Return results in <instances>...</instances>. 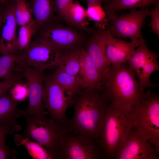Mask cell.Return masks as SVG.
Instances as JSON below:
<instances>
[{
    "label": "cell",
    "mask_w": 159,
    "mask_h": 159,
    "mask_svg": "<svg viewBox=\"0 0 159 159\" xmlns=\"http://www.w3.org/2000/svg\"><path fill=\"white\" fill-rule=\"evenodd\" d=\"M43 101L44 107L48 111L51 118L66 127L68 120L66 112L72 100L51 75L45 76Z\"/></svg>",
    "instance_id": "obj_9"
},
{
    "label": "cell",
    "mask_w": 159,
    "mask_h": 159,
    "mask_svg": "<svg viewBox=\"0 0 159 159\" xmlns=\"http://www.w3.org/2000/svg\"><path fill=\"white\" fill-rule=\"evenodd\" d=\"M85 1L87 5L92 4L96 3H99L101 4L102 3L105 2L107 0H84Z\"/></svg>",
    "instance_id": "obj_35"
},
{
    "label": "cell",
    "mask_w": 159,
    "mask_h": 159,
    "mask_svg": "<svg viewBox=\"0 0 159 159\" xmlns=\"http://www.w3.org/2000/svg\"><path fill=\"white\" fill-rule=\"evenodd\" d=\"M159 152L133 125L122 140L116 159H158Z\"/></svg>",
    "instance_id": "obj_10"
},
{
    "label": "cell",
    "mask_w": 159,
    "mask_h": 159,
    "mask_svg": "<svg viewBox=\"0 0 159 159\" xmlns=\"http://www.w3.org/2000/svg\"><path fill=\"white\" fill-rule=\"evenodd\" d=\"M15 15L17 25L35 21L26 0H15Z\"/></svg>",
    "instance_id": "obj_26"
},
{
    "label": "cell",
    "mask_w": 159,
    "mask_h": 159,
    "mask_svg": "<svg viewBox=\"0 0 159 159\" xmlns=\"http://www.w3.org/2000/svg\"><path fill=\"white\" fill-rule=\"evenodd\" d=\"M37 30L35 21L20 26L17 37L19 54L28 46Z\"/></svg>",
    "instance_id": "obj_25"
},
{
    "label": "cell",
    "mask_w": 159,
    "mask_h": 159,
    "mask_svg": "<svg viewBox=\"0 0 159 159\" xmlns=\"http://www.w3.org/2000/svg\"><path fill=\"white\" fill-rule=\"evenodd\" d=\"M62 53L50 44L36 37L17 55L16 63L43 72L57 66Z\"/></svg>",
    "instance_id": "obj_6"
},
{
    "label": "cell",
    "mask_w": 159,
    "mask_h": 159,
    "mask_svg": "<svg viewBox=\"0 0 159 159\" xmlns=\"http://www.w3.org/2000/svg\"><path fill=\"white\" fill-rule=\"evenodd\" d=\"M135 74L124 64L110 65L105 79L104 96L108 102L131 115L135 107L142 101Z\"/></svg>",
    "instance_id": "obj_2"
},
{
    "label": "cell",
    "mask_w": 159,
    "mask_h": 159,
    "mask_svg": "<svg viewBox=\"0 0 159 159\" xmlns=\"http://www.w3.org/2000/svg\"><path fill=\"white\" fill-rule=\"evenodd\" d=\"M3 16L2 12L0 13V39L1 37V28L2 25L3 21Z\"/></svg>",
    "instance_id": "obj_36"
},
{
    "label": "cell",
    "mask_w": 159,
    "mask_h": 159,
    "mask_svg": "<svg viewBox=\"0 0 159 159\" xmlns=\"http://www.w3.org/2000/svg\"><path fill=\"white\" fill-rule=\"evenodd\" d=\"M74 97V113L67 121V130L98 140L108 102L103 91L85 88Z\"/></svg>",
    "instance_id": "obj_1"
},
{
    "label": "cell",
    "mask_w": 159,
    "mask_h": 159,
    "mask_svg": "<svg viewBox=\"0 0 159 159\" xmlns=\"http://www.w3.org/2000/svg\"><path fill=\"white\" fill-rule=\"evenodd\" d=\"M9 90L0 94V126L14 133L21 129L16 120L20 116L17 107L19 102L13 98Z\"/></svg>",
    "instance_id": "obj_16"
},
{
    "label": "cell",
    "mask_w": 159,
    "mask_h": 159,
    "mask_svg": "<svg viewBox=\"0 0 159 159\" xmlns=\"http://www.w3.org/2000/svg\"><path fill=\"white\" fill-rule=\"evenodd\" d=\"M105 54L110 64L118 65L124 64L140 44L138 42H128L121 38L111 35L105 29H102Z\"/></svg>",
    "instance_id": "obj_15"
},
{
    "label": "cell",
    "mask_w": 159,
    "mask_h": 159,
    "mask_svg": "<svg viewBox=\"0 0 159 159\" xmlns=\"http://www.w3.org/2000/svg\"><path fill=\"white\" fill-rule=\"evenodd\" d=\"M64 159H98L100 153L96 140L68 131L60 145Z\"/></svg>",
    "instance_id": "obj_11"
},
{
    "label": "cell",
    "mask_w": 159,
    "mask_h": 159,
    "mask_svg": "<svg viewBox=\"0 0 159 159\" xmlns=\"http://www.w3.org/2000/svg\"><path fill=\"white\" fill-rule=\"evenodd\" d=\"M1 2H0V13L2 12V10L3 9V8L1 6Z\"/></svg>",
    "instance_id": "obj_38"
},
{
    "label": "cell",
    "mask_w": 159,
    "mask_h": 159,
    "mask_svg": "<svg viewBox=\"0 0 159 159\" xmlns=\"http://www.w3.org/2000/svg\"><path fill=\"white\" fill-rule=\"evenodd\" d=\"M13 133L9 129L0 126V142L6 140L7 135Z\"/></svg>",
    "instance_id": "obj_34"
},
{
    "label": "cell",
    "mask_w": 159,
    "mask_h": 159,
    "mask_svg": "<svg viewBox=\"0 0 159 159\" xmlns=\"http://www.w3.org/2000/svg\"><path fill=\"white\" fill-rule=\"evenodd\" d=\"M37 37L46 42L61 53L62 51L72 47L79 43L81 37L69 28L51 21L37 31Z\"/></svg>",
    "instance_id": "obj_13"
},
{
    "label": "cell",
    "mask_w": 159,
    "mask_h": 159,
    "mask_svg": "<svg viewBox=\"0 0 159 159\" xmlns=\"http://www.w3.org/2000/svg\"><path fill=\"white\" fill-rule=\"evenodd\" d=\"M23 145L33 159H53L52 155L40 144L34 140L25 138L15 144Z\"/></svg>",
    "instance_id": "obj_24"
},
{
    "label": "cell",
    "mask_w": 159,
    "mask_h": 159,
    "mask_svg": "<svg viewBox=\"0 0 159 159\" xmlns=\"http://www.w3.org/2000/svg\"><path fill=\"white\" fill-rule=\"evenodd\" d=\"M16 151L8 146L6 140L0 142V159H16Z\"/></svg>",
    "instance_id": "obj_31"
},
{
    "label": "cell",
    "mask_w": 159,
    "mask_h": 159,
    "mask_svg": "<svg viewBox=\"0 0 159 159\" xmlns=\"http://www.w3.org/2000/svg\"><path fill=\"white\" fill-rule=\"evenodd\" d=\"M154 9L151 11L150 15L152 21L149 26L151 28L152 31L158 36H159V1L155 4Z\"/></svg>",
    "instance_id": "obj_32"
},
{
    "label": "cell",
    "mask_w": 159,
    "mask_h": 159,
    "mask_svg": "<svg viewBox=\"0 0 159 159\" xmlns=\"http://www.w3.org/2000/svg\"><path fill=\"white\" fill-rule=\"evenodd\" d=\"M10 0H0V2L5 5L7 4Z\"/></svg>",
    "instance_id": "obj_37"
},
{
    "label": "cell",
    "mask_w": 159,
    "mask_h": 159,
    "mask_svg": "<svg viewBox=\"0 0 159 159\" xmlns=\"http://www.w3.org/2000/svg\"><path fill=\"white\" fill-rule=\"evenodd\" d=\"M15 0H10L3 8V28L0 39V55H18L16 28L15 15Z\"/></svg>",
    "instance_id": "obj_14"
},
{
    "label": "cell",
    "mask_w": 159,
    "mask_h": 159,
    "mask_svg": "<svg viewBox=\"0 0 159 159\" xmlns=\"http://www.w3.org/2000/svg\"><path fill=\"white\" fill-rule=\"evenodd\" d=\"M82 49L74 47L63 53L56 68L81 78L80 55Z\"/></svg>",
    "instance_id": "obj_21"
},
{
    "label": "cell",
    "mask_w": 159,
    "mask_h": 159,
    "mask_svg": "<svg viewBox=\"0 0 159 159\" xmlns=\"http://www.w3.org/2000/svg\"><path fill=\"white\" fill-rule=\"evenodd\" d=\"M133 125L130 115L108 102L98 139L107 158H115L122 140Z\"/></svg>",
    "instance_id": "obj_4"
},
{
    "label": "cell",
    "mask_w": 159,
    "mask_h": 159,
    "mask_svg": "<svg viewBox=\"0 0 159 159\" xmlns=\"http://www.w3.org/2000/svg\"><path fill=\"white\" fill-rule=\"evenodd\" d=\"M19 112L20 116H22L25 118L26 125L23 132L14 135L15 143L27 138L40 144L53 159H63L59 147L67 133L66 128L51 118L28 115L23 113L20 109Z\"/></svg>",
    "instance_id": "obj_3"
},
{
    "label": "cell",
    "mask_w": 159,
    "mask_h": 159,
    "mask_svg": "<svg viewBox=\"0 0 159 159\" xmlns=\"http://www.w3.org/2000/svg\"><path fill=\"white\" fill-rule=\"evenodd\" d=\"M159 0H107L103 7L108 20L121 10L136 8H145L156 4Z\"/></svg>",
    "instance_id": "obj_20"
},
{
    "label": "cell",
    "mask_w": 159,
    "mask_h": 159,
    "mask_svg": "<svg viewBox=\"0 0 159 159\" xmlns=\"http://www.w3.org/2000/svg\"><path fill=\"white\" fill-rule=\"evenodd\" d=\"M134 126L159 152V98L148 90L131 114Z\"/></svg>",
    "instance_id": "obj_5"
},
{
    "label": "cell",
    "mask_w": 159,
    "mask_h": 159,
    "mask_svg": "<svg viewBox=\"0 0 159 159\" xmlns=\"http://www.w3.org/2000/svg\"><path fill=\"white\" fill-rule=\"evenodd\" d=\"M38 30L51 21L54 0H28Z\"/></svg>",
    "instance_id": "obj_19"
},
{
    "label": "cell",
    "mask_w": 159,
    "mask_h": 159,
    "mask_svg": "<svg viewBox=\"0 0 159 159\" xmlns=\"http://www.w3.org/2000/svg\"><path fill=\"white\" fill-rule=\"evenodd\" d=\"M17 55L4 54L0 57V79H7L13 75Z\"/></svg>",
    "instance_id": "obj_28"
},
{
    "label": "cell",
    "mask_w": 159,
    "mask_h": 159,
    "mask_svg": "<svg viewBox=\"0 0 159 159\" xmlns=\"http://www.w3.org/2000/svg\"><path fill=\"white\" fill-rule=\"evenodd\" d=\"M139 40L140 44L137 49H135L127 61L128 66L138 79L139 90L143 95L145 88L158 86V84L151 83L150 78L153 72L159 69L157 62L159 55L149 49L143 37Z\"/></svg>",
    "instance_id": "obj_7"
},
{
    "label": "cell",
    "mask_w": 159,
    "mask_h": 159,
    "mask_svg": "<svg viewBox=\"0 0 159 159\" xmlns=\"http://www.w3.org/2000/svg\"><path fill=\"white\" fill-rule=\"evenodd\" d=\"M64 90L67 95L72 100L82 88L81 79L56 69L51 74Z\"/></svg>",
    "instance_id": "obj_22"
},
{
    "label": "cell",
    "mask_w": 159,
    "mask_h": 159,
    "mask_svg": "<svg viewBox=\"0 0 159 159\" xmlns=\"http://www.w3.org/2000/svg\"><path fill=\"white\" fill-rule=\"evenodd\" d=\"M96 31L89 39L87 52L100 74L105 79L111 64L105 53L102 29Z\"/></svg>",
    "instance_id": "obj_18"
},
{
    "label": "cell",
    "mask_w": 159,
    "mask_h": 159,
    "mask_svg": "<svg viewBox=\"0 0 159 159\" xmlns=\"http://www.w3.org/2000/svg\"><path fill=\"white\" fill-rule=\"evenodd\" d=\"M73 3V0H54V11L60 18L64 19L67 11Z\"/></svg>",
    "instance_id": "obj_30"
},
{
    "label": "cell",
    "mask_w": 159,
    "mask_h": 159,
    "mask_svg": "<svg viewBox=\"0 0 159 159\" xmlns=\"http://www.w3.org/2000/svg\"><path fill=\"white\" fill-rule=\"evenodd\" d=\"M22 68L26 81L29 92V105L26 110H21L26 115L39 117L47 114L43 107V96L45 75L44 72L27 66L18 64Z\"/></svg>",
    "instance_id": "obj_12"
},
{
    "label": "cell",
    "mask_w": 159,
    "mask_h": 159,
    "mask_svg": "<svg viewBox=\"0 0 159 159\" xmlns=\"http://www.w3.org/2000/svg\"><path fill=\"white\" fill-rule=\"evenodd\" d=\"M86 10L78 1L73 3L67 11L64 19L70 25L88 32Z\"/></svg>",
    "instance_id": "obj_23"
},
{
    "label": "cell",
    "mask_w": 159,
    "mask_h": 159,
    "mask_svg": "<svg viewBox=\"0 0 159 159\" xmlns=\"http://www.w3.org/2000/svg\"><path fill=\"white\" fill-rule=\"evenodd\" d=\"M101 4L96 3L88 5L86 13L87 18L95 21L99 29H104L107 25L108 20Z\"/></svg>",
    "instance_id": "obj_27"
},
{
    "label": "cell",
    "mask_w": 159,
    "mask_h": 159,
    "mask_svg": "<svg viewBox=\"0 0 159 159\" xmlns=\"http://www.w3.org/2000/svg\"><path fill=\"white\" fill-rule=\"evenodd\" d=\"M18 77L12 75L10 77L0 81V94L11 88L17 83Z\"/></svg>",
    "instance_id": "obj_33"
},
{
    "label": "cell",
    "mask_w": 159,
    "mask_h": 159,
    "mask_svg": "<svg viewBox=\"0 0 159 159\" xmlns=\"http://www.w3.org/2000/svg\"><path fill=\"white\" fill-rule=\"evenodd\" d=\"M10 91L13 98L20 102L24 100L29 96V92L27 85L18 82L14 85Z\"/></svg>",
    "instance_id": "obj_29"
},
{
    "label": "cell",
    "mask_w": 159,
    "mask_h": 159,
    "mask_svg": "<svg viewBox=\"0 0 159 159\" xmlns=\"http://www.w3.org/2000/svg\"><path fill=\"white\" fill-rule=\"evenodd\" d=\"M80 66L82 88L103 91L105 79L97 70L87 52L83 49L80 55Z\"/></svg>",
    "instance_id": "obj_17"
},
{
    "label": "cell",
    "mask_w": 159,
    "mask_h": 159,
    "mask_svg": "<svg viewBox=\"0 0 159 159\" xmlns=\"http://www.w3.org/2000/svg\"><path fill=\"white\" fill-rule=\"evenodd\" d=\"M150 14L151 11L147 7L140 10L131 9L127 14H115L109 20L110 22L105 29L113 37L128 38L131 42H138L142 37L141 29L145 19Z\"/></svg>",
    "instance_id": "obj_8"
}]
</instances>
